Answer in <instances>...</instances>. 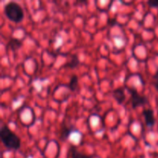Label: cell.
I'll list each match as a JSON object with an SVG mask.
<instances>
[{
  "instance_id": "1",
  "label": "cell",
  "mask_w": 158,
  "mask_h": 158,
  "mask_svg": "<svg viewBox=\"0 0 158 158\" xmlns=\"http://www.w3.org/2000/svg\"><path fill=\"white\" fill-rule=\"evenodd\" d=\"M0 137L2 143L7 148L10 150H15V151L19 149L20 139L6 125H3L1 127Z\"/></svg>"
},
{
  "instance_id": "2",
  "label": "cell",
  "mask_w": 158,
  "mask_h": 158,
  "mask_svg": "<svg viewBox=\"0 0 158 158\" xmlns=\"http://www.w3.org/2000/svg\"><path fill=\"white\" fill-rule=\"evenodd\" d=\"M4 13L13 23H19L24 17L23 8L15 2H9L4 6Z\"/></svg>"
},
{
  "instance_id": "3",
  "label": "cell",
  "mask_w": 158,
  "mask_h": 158,
  "mask_svg": "<svg viewBox=\"0 0 158 158\" xmlns=\"http://www.w3.org/2000/svg\"><path fill=\"white\" fill-rule=\"evenodd\" d=\"M128 90L131 93V102L133 108L138 107L148 103V98L144 96L140 95L135 88L130 87L128 88Z\"/></svg>"
},
{
  "instance_id": "4",
  "label": "cell",
  "mask_w": 158,
  "mask_h": 158,
  "mask_svg": "<svg viewBox=\"0 0 158 158\" xmlns=\"http://www.w3.org/2000/svg\"><path fill=\"white\" fill-rule=\"evenodd\" d=\"M143 115L144 117L146 125L148 127H152L155 123V119H154V111L151 109L144 110L143 111Z\"/></svg>"
},
{
  "instance_id": "5",
  "label": "cell",
  "mask_w": 158,
  "mask_h": 158,
  "mask_svg": "<svg viewBox=\"0 0 158 158\" xmlns=\"http://www.w3.org/2000/svg\"><path fill=\"white\" fill-rule=\"evenodd\" d=\"M113 97H114V98L115 99L116 101H117L119 104H121L125 100V93L124 90H123V88H117V89L113 92Z\"/></svg>"
},
{
  "instance_id": "6",
  "label": "cell",
  "mask_w": 158,
  "mask_h": 158,
  "mask_svg": "<svg viewBox=\"0 0 158 158\" xmlns=\"http://www.w3.org/2000/svg\"><path fill=\"white\" fill-rule=\"evenodd\" d=\"M70 154L72 158H93L92 156L86 155V154H83L82 153L79 152L76 149V148H73V147L70 149Z\"/></svg>"
},
{
  "instance_id": "7",
  "label": "cell",
  "mask_w": 158,
  "mask_h": 158,
  "mask_svg": "<svg viewBox=\"0 0 158 158\" xmlns=\"http://www.w3.org/2000/svg\"><path fill=\"white\" fill-rule=\"evenodd\" d=\"M77 86H78V77L76 75H73L71 77L70 80L69 82V84H68V87L70 89L71 91H74L77 89Z\"/></svg>"
},
{
  "instance_id": "8",
  "label": "cell",
  "mask_w": 158,
  "mask_h": 158,
  "mask_svg": "<svg viewBox=\"0 0 158 158\" xmlns=\"http://www.w3.org/2000/svg\"><path fill=\"white\" fill-rule=\"evenodd\" d=\"M79 64H80V60H79L78 57H77V56H73L71 61L69 62V63H67V64L66 65V66L70 68V69H73V68L79 66Z\"/></svg>"
},
{
  "instance_id": "9",
  "label": "cell",
  "mask_w": 158,
  "mask_h": 158,
  "mask_svg": "<svg viewBox=\"0 0 158 158\" xmlns=\"http://www.w3.org/2000/svg\"><path fill=\"white\" fill-rule=\"evenodd\" d=\"M9 46H10L13 50H15L22 46V43L17 39H12L9 43Z\"/></svg>"
},
{
  "instance_id": "10",
  "label": "cell",
  "mask_w": 158,
  "mask_h": 158,
  "mask_svg": "<svg viewBox=\"0 0 158 158\" xmlns=\"http://www.w3.org/2000/svg\"><path fill=\"white\" fill-rule=\"evenodd\" d=\"M71 131H72V130L69 129V127H64L62 129V134H61V138L63 139V140H66V139L69 137V134H70Z\"/></svg>"
},
{
  "instance_id": "11",
  "label": "cell",
  "mask_w": 158,
  "mask_h": 158,
  "mask_svg": "<svg viewBox=\"0 0 158 158\" xmlns=\"http://www.w3.org/2000/svg\"><path fill=\"white\" fill-rule=\"evenodd\" d=\"M154 85L155 89L158 91V69L154 76Z\"/></svg>"
},
{
  "instance_id": "12",
  "label": "cell",
  "mask_w": 158,
  "mask_h": 158,
  "mask_svg": "<svg viewBox=\"0 0 158 158\" xmlns=\"http://www.w3.org/2000/svg\"><path fill=\"white\" fill-rule=\"evenodd\" d=\"M148 4L152 8L158 7V0H150L148 2Z\"/></svg>"
}]
</instances>
